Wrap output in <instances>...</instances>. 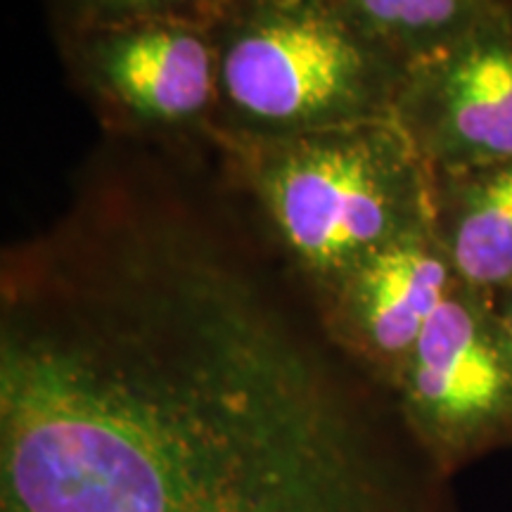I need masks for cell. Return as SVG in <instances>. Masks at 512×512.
<instances>
[{"label":"cell","mask_w":512,"mask_h":512,"mask_svg":"<svg viewBox=\"0 0 512 512\" xmlns=\"http://www.w3.org/2000/svg\"><path fill=\"white\" fill-rule=\"evenodd\" d=\"M0 512H463L240 209L100 162L0 261Z\"/></svg>","instance_id":"6da1fadb"},{"label":"cell","mask_w":512,"mask_h":512,"mask_svg":"<svg viewBox=\"0 0 512 512\" xmlns=\"http://www.w3.org/2000/svg\"><path fill=\"white\" fill-rule=\"evenodd\" d=\"M432 235L470 290L512 287V159L432 171Z\"/></svg>","instance_id":"ba28073f"},{"label":"cell","mask_w":512,"mask_h":512,"mask_svg":"<svg viewBox=\"0 0 512 512\" xmlns=\"http://www.w3.org/2000/svg\"><path fill=\"white\" fill-rule=\"evenodd\" d=\"M358 22L399 60L432 55L508 0H344Z\"/></svg>","instance_id":"9c48e42d"},{"label":"cell","mask_w":512,"mask_h":512,"mask_svg":"<svg viewBox=\"0 0 512 512\" xmlns=\"http://www.w3.org/2000/svg\"><path fill=\"white\" fill-rule=\"evenodd\" d=\"M230 200L309 302L432 230V171L394 119L216 147Z\"/></svg>","instance_id":"7a4b0ae2"},{"label":"cell","mask_w":512,"mask_h":512,"mask_svg":"<svg viewBox=\"0 0 512 512\" xmlns=\"http://www.w3.org/2000/svg\"><path fill=\"white\" fill-rule=\"evenodd\" d=\"M64 72L107 133L185 155L214 147L209 22L143 19L57 36Z\"/></svg>","instance_id":"277c9868"},{"label":"cell","mask_w":512,"mask_h":512,"mask_svg":"<svg viewBox=\"0 0 512 512\" xmlns=\"http://www.w3.org/2000/svg\"><path fill=\"white\" fill-rule=\"evenodd\" d=\"M392 399L448 477L512 448V342L494 297L458 283L422 330Z\"/></svg>","instance_id":"5b68a950"},{"label":"cell","mask_w":512,"mask_h":512,"mask_svg":"<svg viewBox=\"0 0 512 512\" xmlns=\"http://www.w3.org/2000/svg\"><path fill=\"white\" fill-rule=\"evenodd\" d=\"M392 119L430 171L512 159V0L408 64Z\"/></svg>","instance_id":"8992f818"},{"label":"cell","mask_w":512,"mask_h":512,"mask_svg":"<svg viewBox=\"0 0 512 512\" xmlns=\"http://www.w3.org/2000/svg\"><path fill=\"white\" fill-rule=\"evenodd\" d=\"M214 150L394 117L406 64L344 0H223Z\"/></svg>","instance_id":"3957f363"},{"label":"cell","mask_w":512,"mask_h":512,"mask_svg":"<svg viewBox=\"0 0 512 512\" xmlns=\"http://www.w3.org/2000/svg\"><path fill=\"white\" fill-rule=\"evenodd\" d=\"M456 285L427 230L370 256L309 304L332 347L392 396L422 330Z\"/></svg>","instance_id":"52a82bcc"},{"label":"cell","mask_w":512,"mask_h":512,"mask_svg":"<svg viewBox=\"0 0 512 512\" xmlns=\"http://www.w3.org/2000/svg\"><path fill=\"white\" fill-rule=\"evenodd\" d=\"M223 0H46L53 34L143 22V19H190L209 22Z\"/></svg>","instance_id":"30bf717a"},{"label":"cell","mask_w":512,"mask_h":512,"mask_svg":"<svg viewBox=\"0 0 512 512\" xmlns=\"http://www.w3.org/2000/svg\"><path fill=\"white\" fill-rule=\"evenodd\" d=\"M494 302H496L498 316H501L505 330H508L510 342H512V287L510 290H505L503 294H498V297H494Z\"/></svg>","instance_id":"8fae6325"}]
</instances>
